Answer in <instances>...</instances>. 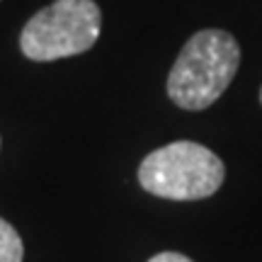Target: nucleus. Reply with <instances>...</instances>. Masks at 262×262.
I'll use <instances>...</instances> for the list:
<instances>
[{
    "label": "nucleus",
    "instance_id": "nucleus-4",
    "mask_svg": "<svg viewBox=\"0 0 262 262\" xmlns=\"http://www.w3.org/2000/svg\"><path fill=\"white\" fill-rule=\"evenodd\" d=\"M22 257H25V245L19 233L5 219H0V262H22Z\"/></svg>",
    "mask_w": 262,
    "mask_h": 262
},
{
    "label": "nucleus",
    "instance_id": "nucleus-3",
    "mask_svg": "<svg viewBox=\"0 0 262 262\" xmlns=\"http://www.w3.org/2000/svg\"><path fill=\"white\" fill-rule=\"evenodd\" d=\"M100 27L102 12L95 0H56L29 17L19 34V49L39 63L78 56L95 47Z\"/></svg>",
    "mask_w": 262,
    "mask_h": 262
},
{
    "label": "nucleus",
    "instance_id": "nucleus-2",
    "mask_svg": "<svg viewBox=\"0 0 262 262\" xmlns=\"http://www.w3.org/2000/svg\"><path fill=\"white\" fill-rule=\"evenodd\" d=\"M224 160L196 141H172L148 153L139 165V185L172 202H196L224 185Z\"/></svg>",
    "mask_w": 262,
    "mask_h": 262
},
{
    "label": "nucleus",
    "instance_id": "nucleus-5",
    "mask_svg": "<svg viewBox=\"0 0 262 262\" xmlns=\"http://www.w3.org/2000/svg\"><path fill=\"white\" fill-rule=\"evenodd\" d=\"M148 262H192V260H189L187 255H182V253H175V250H165V253L153 255Z\"/></svg>",
    "mask_w": 262,
    "mask_h": 262
},
{
    "label": "nucleus",
    "instance_id": "nucleus-6",
    "mask_svg": "<svg viewBox=\"0 0 262 262\" xmlns=\"http://www.w3.org/2000/svg\"><path fill=\"white\" fill-rule=\"evenodd\" d=\"M260 102H262V88H260Z\"/></svg>",
    "mask_w": 262,
    "mask_h": 262
},
{
    "label": "nucleus",
    "instance_id": "nucleus-1",
    "mask_svg": "<svg viewBox=\"0 0 262 262\" xmlns=\"http://www.w3.org/2000/svg\"><path fill=\"white\" fill-rule=\"evenodd\" d=\"M241 47L226 29H202L187 39L168 75V97L182 110H206L238 73Z\"/></svg>",
    "mask_w": 262,
    "mask_h": 262
}]
</instances>
